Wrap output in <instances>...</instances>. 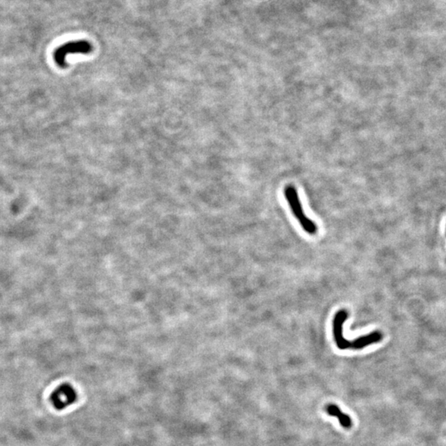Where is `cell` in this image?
Instances as JSON below:
<instances>
[{
  "label": "cell",
  "instance_id": "5",
  "mask_svg": "<svg viewBox=\"0 0 446 446\" xmlns=\"http://www.w3.org/2000/svg\"><path fill=\"white\" fill-rule=\"evenodd\" d=\"M383 340V334L379 332H373L370 334L362 335L352 340V350H362L367 346L380 342Z\"/></svg>",
  "mask_w": 446,
  "mask_h": 446
},
{
  "label": "cell",
  "instance_id": "6",
  "mask_svg": "<svg viewBox=\"0 0 446 446\" xmlns=\"http://www.w3.org/2000/svg\"><path fill=\"white\" fill-rule=\"evenodd\" d=\"M325 411L329 416L337 417L338 421L343 428L351 429L352 427V420H351V416L347 414L344 413L337 405L332 404V403L327 404L325 407Z\"/></svg>",
  "mask_w": 446,
  "mask_h": 446
},
{
  "label": "cell",
  "instance_id": "1",
  "mask_svg": "<svg viewBox=\"0 0 446 446\" xmlns=\"http://www.w3.org/2000/svg\"><path fill=\"white\" fill-rule=\"evenodd\" d=\"M284 197L291 208L293 214L297 220L298 221L302 229L308 234L315 235L317 232V226L313 220L305 215L296 188L292 185L287 186L284 189Z\"/></svg>",
  "mask_w": 446,
  "mask_h": 446
},
{
  "label": "cell",
  "instance_id": "4",
  "mask_svg": "<svg viewBox=\"0 0 446 446\" xmlns=\"http://www.w3.org/2000/svg\"><path fill=\"white\" fill-rule=\"evenodd\" d=\"M347 318L348 313L346 310H340L335 313L332 321V332L334 343L337 348L341 351L351 349L352 346V340H348L344 336V324Z\"/></svg>",
  "mask_w": 446,
  "mask_h": 446
},
{
  "label": "cell",
  "instance_id": "2",
  "mask_svg": "<svg viewBox=\"0 0 446 446\" xmlns=\"http://www.w3.org/2000/svg\"><path fill=\"white\" fill-rule=\"evenodd\" d=\"M92 44L85 40L72 41L66 42L62 46H59L55 51L53 58L55 62L61 68H65L67 66L66 57L71 54H90L92 52Z\"/></svg>",
  "mask_w": 446,
  "mask_h": 446
},
{
  "label": "cell",
  "instance_id": "3",
  "mask_svg": "<svg viewBox=\"0 0 446 446\" xmlns=\"http://www.w3.org/2000/svg\"><path fill=\"white\" fill-rule=\"evenodd\" d=\"M77 397L73 387L68 384H64L55 389L50 397V400L56 409L62 410L75 403Z\"/></svg>",
  "mask_w": 446,
  "mask_h": 446
}]
</instances>
